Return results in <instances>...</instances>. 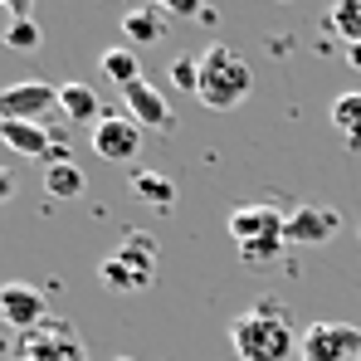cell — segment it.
Masks as SVG:
<instances>
[{
    "instance_id": "cell-1",
    "label": "cell",
    "mask_w": 361,
    "mask_h": 361,
    "mask_svg": "<svg viewBox=\"0 0 361 361\" xmlns=\"http://www.w3.org/2000/svg\"><path fill=\"white\" fill-rule=\"evenodd\" d=\"M230 347L240 361H288L298 352V337H293L279 298H259L230 322Z\"/></svg>"
},
{
    "instance_id": "cell-2",
    "label": "cell",
    "mask_w": 361,
    "mask_h": 361,
    "mask_svg": "<svg viewBox=\"0 0 361 361\" xmlns=\"http://www.w3.org/2000/svg\"><path fill=\"white\" fill-rule=\"evenodd\" d=\"M254 93V63L235 54L230 44H210L205 54H200V103L210 108V113H230V108H240L244 98Z\"/></svg>"
},
{
    "instance_id": "cell-3",
    "label": "cell",
    "mask_w": 361,
    "mask_h": 361,
    "mask_svg": "<svg viewBox=\"0 0 361 361\" xmlns=\"http://www.w3.org/2000/svg\"><path fill=\"white\" fill-rule=\"evenodd\" d=\"M54 312H49V293L44 288H35V283H0V322L10 327V332H20V337H30V332H39L44 322H49Z\"/></svg>"
},
{
    "instance_id": "cell-4",
    "label": "cell",
    "mask_w": 361,
    "mask_h": 361,
    "mask_svg": "<svg viewBox=\"0 0 361 361\" xmlns=\"http://www.w3.org/2000/svg\"><path fill=\"white\" fill-rule=\"evenodd\" d=\"M302 361H361V327L347 322H312L298 337Z\"/></svg>"
},
{
    "instance_id": "cell-5",
    "label": "cell",
    "mask_w": 361,
    "mask_h": 361,
    "mask_svg": "<svg viewBox=\"0 0 361 361\" xmlns=\"http://www.w3.org/2000/svg\"><path fill=\"white\" fill-rule=\"evenodd\" d=\"M59 108V88L44 78H20L0 88V122H44Z\"/></svg>"
},
{
    "instance_id": "cell-6",
    "label": "cell",
    "mask_w": 361,
    "mask_h": 361,
    "mask_svg": "<svg viewBox=\"0 0 361 361\" xmlns=\"http://www.w3.org/2000/svg\"><path fill=\"white\" fill-rule=\"evenodd\" d=\"M283 225H288V215L279 210V205H269V200H249V205H235L230 210V220H225V230H230V240L240 244H269V240H283ZM288 244V240H283Z\"/></svg>"
},
{
    "instance_id": "cell-7",
    "label": "cell",
    "mask_w": 361,
    "mask_h": 361,
    "mask_svg": "<svg viewBox=\"0 0 361 361\" xmlns=\"http://www.w3.org/2000/svg\"><path fill=\"white\" fill-rule=\"evenodd\" d=\"M20 357H25V361H88V352H83V342H78L73 322L49 317L39 332L20 337Z\"/></svg>"
},
{
    "instance_id": "cell-8",
    "label": "cell",
    "mask_w": 361,
    "mask_h": 361,
    "mask_svg": "<svg viewBox=\"0 0 361 361\" xmlns=\"http://www.w3.org/2000/svg\"><path fill=\"white\" fill-rule=\"evenodd\" d=\"M337 230H342L337 210H327V205H298V210H288L283 240L288 244H327Z\"/></svg>"
},
{
    "instance_id": "cell-9",
    "label": "cell",
    "mask_w": 361,
    "mask_h": 361,
    "mask_svg": "<svg viewBox=\"0 0 361 361\" xmlns=\"http://www.w3.org/2000/svg\"><path fill=\"white\" fill-rule=\"evenodd\" d=\"M93 152L103 161H132L142 152V127L132 118H103L93 127Z\"/></svg>"
},
{
    "instance_id": "cell-10",
    "label": "cell",
    "mask_w": 361,
    "mask_h": 361,
    "mask_svg": "<svg viewBox=\"0 0 361 361\" xmlns=\"http://www.w3.org/2000/svg\"><path fill=\"white\" fill-rule=\"evenodd\" d=\"M122 103H127V118L137 127H152V132H171V113H166V98L142 78L132 88H122Z\"/></svg>"
},
{
    "instance_id": "cell-11",
    "label": "cell",
    "mask_w": 361,
    "mask_h": 361,
    "mask_svg": "<svg viewBox=\"0 0 361 361\" xmlns=\"http://www.w3.org/2000/svg\"><path fill=\"white\" fill-rule=\"evenodd\" d=\"M0 142L20 157H35V161H54V142L44 132V122H0Z\"/></svg>"
},
{
    "instance_id": "cell-12",
    "label": "cell",
    "mask_w": 361,
    "mask_h": 361,
    "mask_svg": "<svg viewBox=\"0 0 361 361\" xmlns=\"http://www.w3.org/2000/svg\"><path fill=\"white\" fill-rule=\"evenodd\" d=\"M59 113H63V122H93V127L108 118L103 103H98V93H93L88 83H63L59 88Z\"/></svg>"
},
{
    "instance_id": "cell-13",
    "label": "cell",
    "mask_w": 361,
    "mask_h": 361,
    "mask_svg": "<svg viewBox=\"0 0 361 361\" xmlns=\"http://www.w3.org/2000/svg\"><path fill=\"white\" fill-rule=\"evenodd\" d=\"M98 73L113 78L118 88H132V83H142V59H137L132 44H113V49L98 54Z\"/></svg>"
},
{
    "instance_id": "cell-14",
    "label": "cell",
    "mask_w": 361,
    "mask_h": 361,
    "mask_svg": "<svg viewBox=\"0 0 361 361\" xmlns=\"http://www.w3.org/2000/svg\"><path fill=\"white\" fill-rule=\"evenodd\" d=\"M122 35H127L132 44H161V39H166V20H161V10H152V5H137V10L122 15Z\"/></svg>"
},
{
    "instance_id": "cell-15",
    "label": "cell",
    "mask_w": 361,
    "mask_h": 361,
    "mask_svg": "<svg viewBox=\"0 0 361 361\" xmlns=\"http://www.w3.org/2000/svg\"><path fill=\"white\" fill-rule=\"evenodd\" d=\"M127 185H132V195H142V200H147V205H157V210H171V205H176V180H166L161 171L137 166Z\"/></svg>"
},
{
    "instance_id": "cell-16",
    "label": "cell",
    "mask_w": 361,
    "mask_h": 361,
    "mask_svg": "<svg viewBox=\"0 0 361 361\" xmlns=\"http://www.w3.org/2000/svg\"><path fill=\"white\" fill-rule=\"evenodd\" d=\"M118 259L132 264L137 274H157V235L152 230H127L118 244Z\"/></svg>"
},
{
    "instance_id": "cell-17",
    "label": "cell",
    "mask_w": 361,
    "mask_h": 361,
    "mask_svg": "<svg viewBox=\"0 0 361 361\" xmlns=\"http://www.w3.org/2000/svg\"><path fill=\"white\" fill-rule=\"evenodd\" d=\"M327 118H332L337 132H342V142H347L352 152H361V93H342V98H332Z\"/></svg>"
},
{
    "instance_id": "cell-18",
    "label": "cell",
    "mask_w": 361,
    "mask_h": 361,
    "mask_svg": "<svg viewBox=\"0 0 361 361\" xmlns=\"http://www.w3.org/2000/svg\"><path fill=\"white\" fill-rule=\"evenodd\" d=\"M98 283L113 288V293H142V288H152V274H137L132 264H122L118 254H113V259L98 264Z\"/></svg>"
},
{
    "instance_id": "cell-19",
    "label": "cell",
    "mask_w": 361,
    "mask_h": 361,
    "mask_svg": "<svg viewBox=\"0 0 361 361\" xmlns=\"http://www.w3.org/2000/svg\"><path fill=\"white\" fill-rule=\"evenodd\" d=\"M83 171L73 166V161H54V166H44V195H54V200H78L83 195Z\"/></svg>"
},
{
    "instance_id": "cell-20",
    "label": "cell",
    "mask_w": 361,
    "mask_h": 361,
    "mask_svg": "<svg viewBox=\"0 0 361 361\" xmlns=\"http://www.w3.org/2000/svg\"><path fill=\"white\" fill-rule=\"evenodd\" d=\"M327 30H337L347 44H361V0H337L327 10Z\"/></svg>"
},
{
    "instance_id": "cell-21",
    "label": "cell",
    "mask_w": 361,
    "mask_h": 361,
    "mask_svg": "<svg viewBox=\"0 0 361 361\" xmlns=\"http://www.w3.org/2000/svg\"><path fill=\"white\" fill-rule=\"evenodd\" d=\"M39 44H44V35H39L35 20H15V25L5 30V49H15V54H35Z\"/></svg>"
},
{
    "instance_id": "cell-22",
    "label": "cell",
    "mask_w": 361,
    "mask_h": 361,
    "mask_svg": "<svg viewBox=\"0 0 361 361\" xmlns=\"http://www.w3.org/2000/svg\"><path fill=\"white\" fill-rule=\"evenodd\" d=\"M166 78L176 93H200V59H171Z\"/></svg>"
},
{
    "instance_id": "cell-23",
    "label": "cell",
    "mask_w": 361,
    "mask_h": 361,
    "mask_svg": "<svg viewBox=\"0 0 361 361\" xmlns=\"http://www.w3.org/2000/svg\"><path fill=\"white\" fill-rule=\"evenodd\" d=\"M283 249H288L283 240H269V244H244V249H240V259H244V264H269V259H279Z\"/></svg>"
},
{
    "instance_id": "cell-24",
    "label": "cell",
    "mask_w": 361,
    "mask_h": 361,
    "mask_svg": "<svg viewBox=\"0 0 361 361\" xmlns=\"http://www.w3.org/2000/svg\"><path fill=\"white\" fill-rule=\"evenodd\" d=\"M166 10H171V15H195V20H200V5H195V0H166Z\"/></svg>"
},
{
    "instance_id": "cell-25",
    "label": "cell",
    "mask_w": 361,
    "mask_h": 361,
    "mask_svg": "<svg viewBox=\"0 0 361 361\" xmlns=\"http://www.w3.org/2000/svg\"><path fill=\"white\" fill-rule=\"evenodd\" d=\"M10 195H15V176H10V171H5V166H0V205H5V200H10Z\"/></svg>"
},
{
    "instance_id": "cell-26",
    "label": "cell",
    "mask_w": 361,
    "mask_h": 361,
    "mask_svg": "<svg viewBox=\"0 0 361 361\" xmlns=\"http://www.w3.org/2000/svg\"><path fill=\"white\" fill-rule=\"evenodd\" d=\"M347 63H352V68L361 73V44H347Z\"/></svg>"
},
{
    "instance_id": "cell-27",
    "label": "cell",
    "mask_w": 361,
    "mask_h": 361,
    "mask_svg": "<svg viewBox=\"0 0 361 361\" xmlns=\"http://www.w3.org/2000/svg\"><path fill=\"white\" fill-rule=\"evenodd\" d=\"M118 361H132V357H118Z\"/></svg>"
},
{
    "instance_id": "cell-28",
    "label": "cell",
    "mask_w": 361,
    "mask_h": 361,
    "mask_svg": "<svg viewBox=\"0 0 361 361\" xmlns=\"http://www.w3.org/2000/svg\"><path fill=\"white\" fill-rule=\"evenodd\" d=\"M15 361H25V357H15Z\"/></svg>"
}]
</instances>
